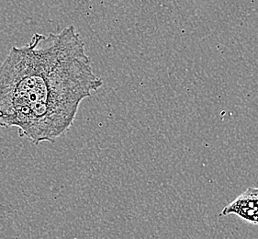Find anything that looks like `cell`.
<instances>
[{
  "instance_id": "obj_1",
  "label": "cell",
  "mask_w": 258,
  "mask_h": 239,
  "mask_svg": "<svg viewBox=\"0 0 258 239\" xmlns=\"http://www.w3.org/2000/svg\"><path fill=\"white\" fill-rule=\"evenodd\" d=\"M102 84L75 27L35 33L26 45L12 47L0 66V126L17 128L35 145L53 143Z\"/></svg>"
},
{
  "instance_id": "obj_2",
  "label": "cell",
  "mask_w": 258,
  "mask_h": 239,
  "mask_svg": "<svg viewBox=\"0 0 258 239\" xmlns=\"http://www.w3.org/2000/svg\"><path fill=\"white\" fill-rule=\"evenodd\" d=\"M252 224H258V211L254 214V216H253V221H252Z\"/></svg>"
}]
</instances>
